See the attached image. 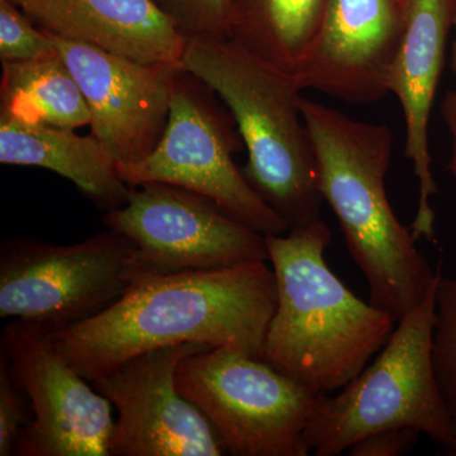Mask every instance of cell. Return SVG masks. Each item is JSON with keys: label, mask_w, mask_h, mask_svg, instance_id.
<instances>
[{"label": "cell", "mask_w": 456, "mask_h": 456, "mask_svg": "<svg viewBox=\"0 0 456 456\" xmlns=\"http://www.w3.org/2000/svg\"><path fill=\"white\" fill-rule=\"evenodd\" d=\"M22 11L57 37L136 61L182 64L187 40L156 0H32Z\"/></svg>", "instance_id": "15"}, {"label": "cell", "mask_w": 456, "mask_h": 456, "mask_svg": "<svg viewBox=\"0 0 456 456\" xmlns=\"http://www.w3.org/2000/svg\"><path fill=\"white\" fill-rule=\"evenodd\" d=\"M398 321L395 331L364 370L340 391L318 395L305 431L314 456H336L386 428H412L445 452H456V430L432 364L436 288Z\"/></svg>", "instance_id": "5"}, {"label": "cell", "mask_w": 456, "mask_h": 456, "mask_svg": "<svg viewBox=\"0 0 456 456\" xmlns=\"http://www.w3.org/2000/svg\"><path fill=\"white\" fill-rule=\"evenodd\" d=\"M440 112L452 137V151L448 164V170L456 178V92L454 90L446 92L443 103L440 106Z\"/></svg>", "instance_id": "24"}, {"label": "cell", "mask_w": 456, "mask_h": 456, "mask_svg": "<svg viewBox=\"0 0 456 456\" xmlns=\"http://www.w3.org/2000/svg\"><path fill=\"white\" fill-rule=\"evenodd\" d=\"M327 0H233L228 41L297 82Z\"/></svg>", "instance_id": "17"}, {"label": "cell", "mask_w": 456, "mask_h": 456, "mask_svg": "<svg viewBox=\"0 0 456 456\" xmlns=\"http://www.w3.org/2000/svg\"><path fill=\"white\" fill-rule=\"evenodd\" d=\"M20 391L8 355L0 349V456L13 455L18 437L29 422Z\"/></svg>", "instance_id": "22"}, {"label": "cell", "mask_w": 456, "mask_h": 456, "mask_svg": "<svg viewBox=\"0 0 456 456\" xmlns=\"http://www.w3.org/2000/svg\"><path fill=\"white\" fill-rule=\"evenodd\" d=\"M134 246L113 230L73 245L8 237L0 245V317L46 332L94 316L134 281Z\"/></svg>", "instance_id": "8"}, {"label": "cell", "mask_w": 456, "mask_h": 456, "mask_svg": "<svg viewBox=\"0 0 456 456\" xmlns=\"http://www.w3.org/2000/svg\"><path fill=\"white\" fill-rule=\"evenodd\" d=\"M432 364L456 430V277L443 273L436 288Z\"/></svg>", "instance_id": "19"}, {"label": "cell", "mask_w": 456, "mask_h": 456, "mask_svg": "<svg viewBox=\"0 0 456 456\" xmlns=\"http://www.w3.org/2000/svg\"><path fill=\"white\" fill-rule=\"evenodd\" d=\"M421 432L412 428H386L368 435L347 450L350 456H401L415 448Z\"/></svg>", "instance_id": "23"}, {"label": "cell", "mask_w": 456, "mask_h": 456, "mask_svg": "<svg viewBox=\"0 0 456 456\" xmlns=\"http://www.w3.org/2000/svg\"><path fill=\"white\" fill-rule=\"evenodd\" d=\"M452 27L456 29V0H454V13H452ZM450 68L456 74V37L452 42V60H450Z\"/></svg>", "instance_id": "25"}, {"label": "cell", "mask_w": 456, "mask_h": 456, "mask_svg": "<svg viewBox=\"0 0 456 456\" xmlns=\"http://www.w3.org/2000/svg\"><path fill=\"white\" fill-rule=\"evenodd\" d=\"M265 240L278 302L261 359L316 395L340 391L382 350L397 321L327 265L332 236L321 218Z\"/></svg>", "instance_id": "3"}, {"label": "cell", "mask_w": 456, "mask_h": 456, "mask_svg": "<svg viewBox=\"0 0 456 456\" xmlns=\"http://www.w3.org/2000/svg\"><path fill=\"white\" fill-rule=\"evenodd\" d=\"M75 131L18 121L0 112V163L53 171L107 212L119 208L131 185L119 175L118 161L97 137Z\"/></svg>", "instance_id": "16"}, {"label": "cell", "mask_w": 456, "mask_h": 456, "mask_svg": "<svg viewBox=\"0 0 456 456\" xmlns=\"http://www.w3.org/2000/svg\"><path fill=\"white\" fill-rule=\"evenodd\" d=\"M156 2H158V3H159V2H160V0H156Z\"/></svg>", "instance_id": "27"}, {"label": "cell", "mask_w": 456, "mask_h": 456, "mask_svg": "<svg viewBox=\"0 0 456 456\" xmlns=\"http://www.w3.org/2000/svg\"><path fill=\"white\" fill-rule=\"evenodd\" d=\"M454 0H407L403 35L388 74V92L398 98L406 122L404 155L419 179V206L411 232L416 241L436 242L431 198L439 191L428 149V125L445 65Z\"/></svg>", "instance_id": "14"}, {"label": "cell", "mask_w": 456, "mask_h": 456, "mask_svg": "<svg viewBox=\"0 0 456 456\" xmlns=\"http://www.w3.org/2000/svg\"><path fill=\"white\" fill-rule=\"evenodd\" d=\"M0 112L69 130L90 125L88 103L59 51L28 61L2 62Z\"/></svg>", "instance_id": "18"}, {"label": "cell", "mask_w": 456, "mask_h": 456, "mask_svg": "<svg viewBox=\"0 0 456 456\" xmlns=\"http://www.w3.org/2000/svg\"><path fill=\"white\" fill-rule=\"evenodd\" d=\"M321 197L332 209L347 250L364 275L369 302L395 321L424 301L439 274L393 212L386 191L395 134L387 125L350 118L301 97Z\"/></svg>", "instance_id": "2"}, {"label": "cell", "mask_w": 456, "mask_h": 456, "mask_svg": "<svg viewBox=\"0 0 456 456\" xmlns=\"http://www.w3.org/2000/svg\"><path fill=\"white\" fill-rule=\"evenodd\" d=\"M216 95L180 66L158 146L142 160L119 167V175L128 185L165 183L188 189L263 235H283L289 224L256 193L233 160L244 141L232 114Z\"/></svg>", "instance_id": "6"}, {"label": "cell", "mask_w": 456, "mask_h": 456, "mask_svg": "<svg viewBox=\"0 0 456 456\" xmlns=\"http://www.w3.org/2000/svg\"><path fill=\"white\" fill-rule=\"evenodd\" d=\"M233 0H160L185 40H227Z\"/></svg>", "instance_id": "21"}, {"label": "cell", "mask_w": 456, "mask_h": 456, "mask_svg": "<svg viewBox=\"0 0 456 456\" xmlns=\"http://www.w3.org/2000/svg\"><path fill=\"white\" fill-rule=\"evenodd\" d=\"M53 37L88 103L93 136L110 150L119 167L150 155L167 127L182 65L136 61Z\"/></svg>", "instance_id": "12"}, {"label": "cell", "mask_w": 456, "mask_h": 456, "mask_svg": "<svg viewBox=\"0 0 456 456\" xmlns=\"http://www.w3.org/2000/svg\"><path fill=\"white\" fill-rule=\"evenodd\" d=\"M11 2L14 3V4H16L17 7L23 9V8H26L27 5H28L29 3L32 2V0H11Z\"/></svg>", "instance_id": "26"}, {"label": "cell", "mask_w": 456, "mask_h": 456, "mask_svg": "<svg viewBox=\"0 0 456 456\" xmlns=\"http://www.w3.org/2000/svg\"><path fill=\"white\" fill-rule=\"evenodd\" d=\"M182 68L215 90L248 149L242 173L290 230L320 220L316 159L301 86L228 40H187Z\"/></svg>", "instance_id": "4"}, {"label": "cell", "mask_w": 456, "mask_h": 456, "mask_svg": "<svg viewBox=\"0 0 456 456\" xmlns=\"http://www.w3.org/2000/svg\"><path fill=\"white\" fill-rule=\"evenodd\" d=\"M33 419L16 456H110L112 404L56 350L49 332L12 320L0 338Z\"/></svg>", "instance_id": "10"}, {"label": "cell", "mask_w": 456, "mask_h": 456, "mask_svg": "<svg viewBox=\"0 0 456 456\" xmlns=\"http://www.w3.org/2000/svg\"><path fill=\"white\" fill-rule=\"evenodd\" d=\"M209 346L171 345L122 362L93 387L117 410L110 456H222L211 422L176 386L183 360Z\"/></svg>", "instance_id": "11"}, {"label": "cell", "mask_w": 456, "mask_h": 456, "mask_svg": "<svg viewBox=\"0 0 456 456\" xmlns=\"http://www.w3.org/2000/svg\"><path fill=\"white\" fill-rule=\"evenodd\" d=\"M407 0H327L325 14L297 83L353 104L388 94Z\"/></svg>", "instance_id": "13"}, {"label": "cell", "mask_w": 456, "mask_h": 456, "mask_svg": "<svg viewBox=\"0 0 456 456\" xmlns=\"http://www.w3.org/2000/svg\"><path fill=\"white\" fill-rule=\"evenodd\" d=\"M454 456H456V452H455V455H454Z\"/></svg>", "instance_id": "28"}, {"label": "cell", "mask_w": 456, "mask_h": 456, "mask_svg": "<svg viewBox=\"0 0 456 456\" xmlns=\"http://www.w3.org/2000/svg\"><path fill=\"white\" fill-rule=\"evenodd\" d=\"M268 263L141 278L106 310L49 332L51 340L89 383L139 354L188 342L261 358L278 302Z\"/></svg>", "instance_id": "1"}, {"label": "cell", "mask_w": 456, "mask_h": 456, "mask_svg": "<svg viewBox=\"0 0 456 456\" xmlns=\"http://www.w3.org/2000/svg\"><path fill=\"white\" fill-rule=\"evenodd\" d=\"M179 392L211 422L228 454L307 456L318 395L261 358L209 347L183 360Z\"/></svg>", "instance_id": "7"}, {"label": "cell", "mask_w": 456, "mask_h": 456, "mask_svg": "<svg viewBox=\"0 0 456 456\" xmlns=\"http://www.w3.org/2000/svg\"><path fill=\"white\" fill-rule=\"evenodd\" d=\"M103 222L134 244V281L269 261L265 235L209 198L165 183L131 185L126 203Z\"/></svg>", "instance_id": "9"}, {"label": "cell", "mask_w": 456, "mask_h": 456, "mask_svg": "<svg viewBox=\"0 0 456 456\" xmlns=\"http://www.w3.org/2000/svg\"><path fill=\"white\" fill-rule=\"evenodd\" d=\"M33 23L11 0H0V61H28L57 53L53 35Z\"/></svg>", "instance_id": "20"}]
</instances>
